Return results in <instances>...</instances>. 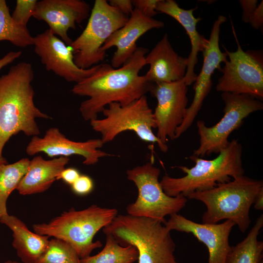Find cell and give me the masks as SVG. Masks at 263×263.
I'll list each match as a JSON object with an SVG mask.
<instances>
[{
	"label": "cell",
	"mask_w": 263,
	"mask_h": 263,
	"mask_svg": "<svg viewBox=\"0 0 263 263\" xmlns=\"http://www.w3.org/2000/svg\"><path fill=\"white\" fill-rule=\"evenodd\" d=\"M226 20L225 17L220 15L213 23L208 43L202 52V69L193 83L194 94L192 101L186 109L181 124L175 131L174 139L179 138L192 124L211 90L212 75L216 69L221 70V63H225L228 59L227 54L222 52L219 46L220 27Z\"/></svg>",
	"instance_id": "4fadbf2b"
},
{
	"label": "cell",
	"mask_w": 263,
	"mask_h": 263,
	"mask_svg": "<svg viewBox=\"0 0 263 263\" xmlns=\"http://www.w3.org/2000/svg\"><path fill=\"white\" fill-rule=\"evenodd\" d=\"M94 187L93 179L90 176L84 174H80L77 180L71 185L73 191L79 195L89 194L93 190Z\"/></svg>",
	"instance_id": "f1b7e54d"
},
{
	"label": "cell",
	"mask_w": 263,
	"mask_h": 263,
	"mask_svg": "<svg viewBox=\"0 0 263 263\" xmlns=\"http://www.w3.org/2000/svg\"><path fill=\"white\" fill-rule=\"evenodd\" d=\"M0 223L12 232V246L22 263H38L45 253L49 237L32 232L19 218L9 214L0 218Z\"/></svg>",
	"instance_id": "7402d4cb"
},
{
	"label": "cell",
	"mask_w": 263,
	"mask_h": 263,
	"mask_svg": "<svg viewBox=\"0 0 263 263\" xmlns=\"http://www.w3.org/2000/svg\"><path fill=\"white\" fill-rule=\"evenodd\" d=\"M30 160L23 158L14 163H0V218L8 214L7 201L27 171Z\"/></svg>",
	"instance_id": "cb8c5ba5"
},
{
	"label": "cell",
	"mask_w": 263,
	"mask_h": 263,
	"mask_svg": "<svg viewBox=\"0 0 263 263\" xmlns=\"http://www.w3.org/2000/svg\"><path fill=\"white\" fill-rule=\"evenodd\" d=\"M3 263H22L16 261L8 260L4 262Z\"/></svg>",
	"instance_id": "8d00e7d4"
},
{
	"label": "cell",
	"mask_w": 263,
	"mask_h": 263,
	"mask_svg": "<svg viewBox=\"0 0 263 263\" xmlns=\"http://www.w3.org/2000/svg\"><path fill=\"white\" fill-rule=\"evenodd\" d=\"M133 6L144 16L152 18L157 14L156 5L159 0H133Z\"/></svg>",
	"instance_id": "f546056e"
},
{
	"label": "cell",
	"mask_w": 263,
	"mask_h": 263,
	"mask_svg": "<svg viewBox=\"0 0 263 263\" xmlns=\"http://www.w3.org/2000/svg\"><path fill=\"white\" fill-rule=\"evenodd\" d=\"M164 26L162 21L144 16L134 8L126 23L114 32L101 48L103 53L113 46L116 47L111 65L114 68L121 67L137 49L136 41L148 31Z\"/></svg>",
	"instance_id": "ac0fdd59"
},
{
	"label": "cell",
	"mask_w": 263,
	"mask_h": 263,
	"mask_svg": "<svg viewBox=\"0 0 263 263\" xmlns=\"http://www.w3.org/2000/svg\"><path fill=\"white\" fill-rule=\"evenodd\" d=\"M21 51H11L0 58V70L5 66L11 63L21 55Z\"/></svg>",
	"instance_id": "e575fe53"
},
{
	"label": "cell",
	"mask_w": 263,
	"mask_h": 263,
	"mask_svg": "<svg viewBox=\"0 0 263 263\" xmlns=\"http://www.w3.org/2000/svg\"><path fill=\"white\" fill-rule=\"evenodd\" d=\"M117 210L92 205L82 210L72 208L47 223L35 224L34 231L38 234L62 240L70 245L80 259L90 255L102 244L94 241L96 233L109 225L117 215Z\"/></svg>",
	"instance_id": "8992f818"
},
{
	"label": "cell",
	"mask_w": 263,
	"mask_h": 263,
	"mask_svg": "<svg viewBox=\"0 0 263 263\" xmlns=\"http://www.w3.org/2000/svg\"><path fill=\"white\" fill-rule=\"evenodd\" d=\"M34 51L47 70L52 71L68 82L76 83L94 74L100 64L87 69L75 63L71 48L49 29L33 37Z\"/></svg>",
	"instance_id": "5bb4252c"
},
{
	"label": "cell",
	"mask_w": 263,
	"mask_h": 263,
	"mask_svg": "<svg viewBox=\"0 0 263 263\" xmlns=\"http://www.w3.org/2000/svg\"><path fill=\"white\" fill-rule=\"evenodd\" d=\"M248 23L256 30L263 28V1L258 6L251 16Z\"/></svg>",
	"instance_id": "d6a6232c"
},
{
	"label": "cell",
	"mask_w": 263,
	"mask_h": 263,
	"mask_svg": "<svg viewBox=\"0 0 263 263\" xmlns=\"http://www.w3.org/2000/svg\"><path fill=\"white\" fill-rule=\"evenodd\" d=\"M38 263H81L75 250L65 241L53 238Z\"/></svg>",
	"instance_id": "4316f807"
},
{
	"label": "cell",
	"mask_w": 263,
	"mask_h": 263,
	"mask_svg": "<svg viewBox=\"0 0 263 263\" xmlns=\"http://www.w3.org/2000/svg\"><path fill=\"white\" fill-rule=\"evenodd\" d=\"M127 179L137 187L135 201L126 207L128 214L158 220L164 224L165 217L178 213L188 201L183 195L170 197L164 191L159 181L160 169L152 162L128 169Z\"/></svg>",
	"instance_id": "9c48e42d"
},
{
	"label": "cell",
	"mask_w": 263,
	"mask_h": 263,
	"mask_svg": "<svg viewBox=\"0 0 263 263\" xmlns=\"http://www.w3.org/2000/svg\"><path fill=\"white\" fill-rule=\"evenodd\" d=\"M108 2L128 17L131 16L134 9L132 1L131 0H110Z\"/></svg>",
	"instance_id": "1f68e13d"
},
{
	"label": "cell",
	"mask_w": 263,
	"mask_h": 263,
	"mask_svg": "<svg viewBox=\"0 0 263 263\" xmlns=\"http://www.w3.org/2000/svg\"><path fill=\"white\" fill-rule=\"evenodd\" d=\"M188 91L183 79L153 83L150 91L157 101L153 112L157 129L156 136L164 144L168 139H174L175 131L183 120L188 101Z\"/></svg>",
	"instance_id": "7c38bea8"
},
{
	"label": "cell",
	"mask_w": 263,
	"mask_h": 263,
	"mask_svg": "<svg viewBox=\"0 0 263 263\" xmlns=\"http://www.w3.org/2000/svg\"><path fill=\"white\" fill-rule=\"evenodd\" d=\"M149 50L137 47L133 55L118 68L109 64H101L91 76L76 83L72 92L89 98L81 102L79 111L85 121L97 119L106 106L117 102L128 105L150 92L153 83L139 72L146 65L145 56Z\"/></svg>",
	"instance_id": "6da1fadb"
},
{
	"label": "cell",
	"mask_w": 263,
	"mask_h": 263,
	"mask_svg": "<svg viewBox=\"0 0 263 263\" xmlns=\"http://www.w3.org/2000/svg\"><path fill=\"white\" fill-rule=\"evenodd\" d=\"M169 231L190 233L207 247L208 263H226L231 246L229 237L234 222L226 220L220 224L198 223L178 213L170 216L164 224Z\"/></svg>",
	"instance_id": "2e32d148"
},
{
	"label": "cell",
	"mask_w": 263,
	"mask_h": 263,
	"mask_svg": "<svg viewBox=\"0 0 263 263\" xmlns=\"http://www.w3.org/2000/svg\"><path fill=\"white\" fill-rule=\"evenodd\" d=\"M101 139H91L84 142H77L67 138L56 127L49 129L42 137H32L26 148L27 154L33 156L40 152L48 157L79 155L84 159L83 164L92 165L100 158L112 156L100 150L104 145Z\"/></svg>",
	"instance_id": "9a60e30c"
},
{
	"label": "cell",
	"mask_w": 263,
	"mask_h": 263,
	"mask_svg": "<svg viewBox=\"0 0 263 263\" xmlns=\"http://www.w3.org/2000/svg\"><path fill=\"white\" fill-rule=\"evenodd\" d=\"M102 113L104 118L90 122L93 130L101 134L104 144L113 141L121 132L130 131L145 142L156 143L161 151H168L167 145L163 144L153 132L156 125L146 95L124 106L111 103Z\"/></svg>",
	"instance_id": "52a82bcc"
},
{
	"label": "cell",
	"mask_w": 263,
	"mask_h": 263,
	"mask_svg": "<svg viewBox=\"0 0 263 263\" xmlns=\"http://www.w3.org/2000/svg\"><path fill=\"white\" fill-rule=\"evenodd\" d=\"M90 11V5L83 0H42L37 2L33 17L46 22L49 30L70 46L72 40L68 31L75 29L76 24L88 18Z\"/></svg>",
	"instance_id": "e0dca14e"
},
{
	"label": "cell",
	"mask_w": 263,
	"mask_h": 263,
	"mask_svg": "<svg viewBox=\"0 0 263 263\" xmlns=\"http://www.w3.org/2000/svg\"><path fill=\"white\" fill-rule=\"evenodd\" d=\"M240 4L242 9V19L245 23H248L249 19L258 6L257 0H240Z\"/></svg>",
	"instance_id": "4dcf8cb0"
},
{
	"label": "cell",
	"mask_w": 263,
	"mask_h": 263,
	"mask_svg": "<svg viewBox=\"0 0 263 263\" xmlns=\"http://www.w3.org/2000/svg\"><path fill=\"white\" fill-rule=\"evenodd\" d=\"M254 207L256 210H263V188L262 189L257 195L254 203Z\"/></svg>",
	"instance_id": "d590c367"
},
{
	"label": "cell",
	"mask_w": 263,
	"mask_h": 263,
	"mask_svg": "<svg viewBox=\"0 0 263 263\" xmlns=\"http://www.w3.org/2000/svg\"><path fill=\"white\" fill-rule=\"evenodd\" d=\"M263 226V215L256 220L246 237L231 249L226 263H261L263 262V242L258 237Z\"/></svg>",
	"instance_id": "603a6c76"
},
{
	"label": "cell",
	"mask_w": 263,
	"mask_h": 263,
	"mask_svg": "<svg viewBox=\"0 0 263 263\" xmlns=\"http://www.w3.org/2000/svg\"><path fill=\"white\" fill-rule=\"evenodd\" d=\"M221 97L225 107L221 120L211 127L207 126L203 120L197 122L200 145L194 150V156L202 157L219 153L227 146L229 135L242 125L244 119L263 109L261 100L248 95L222 93Z\"/></svg>",
	"instance_id": "30bf717a"
},
{
	"label": "cell",
	"mask_w": 263,
	"mask_h": 263,
	"mask_svg": "<svg viewBox=\"0 0 263 263\" xmlns=\"http://www.w3.org/2000/svg\"><path fill=\"white\" fill-rule=\"evenodd\" d=\"M70 159L67 157H55L45 160L41 156L34 157L30 161L27 172L23 177L17 190L22 195L45 191L57 180Z\"/></svg>",
	"instance_id": "44dd1931"
},
{
	"label": "cell",
	"mask_w": 263,
	"mask_h": 263,
	"mask_svg": "<svg viewBox=\"0 0 263 263\" xmlns=\"http://www.w3.org/2000/svg\"><path fill=\"white\" fill-rule=\"evenodd\" d=\"M237 49H225L228 59L221 69L216 88L218 92L246 94L262 100L263 98V53L262 50L244 51L234 34Z\"/></svg>",
	"instance_id": "8fae6325"
},
{
	"label": "cell",
	"mask_w": 263,
	"mask_h": 263,
	"mask_svg": "<svg viewBox=\"0 0 263 263\" xmlns=\"http://www.w3.org/2000/svg\"><path fill=\"white\" fill-rule=\"evenodd\" d=\"M8 41L19 47L33 45V37L27 27L17 23L10 14L5 0H0V41Z\"/></svg>",
	"instance_id": "484cf974"
},
{
	"label": "cell",
	"mask_w": 263,
	"mask_h": 263,
	"mask_svg": "<svg viewBox=\"0 0 263 263\" xmlns=\"http://www.w3.org/2000/svg\"><path fill=\"white\" fill-rule=\"evenodd\" d=\"M263 188V180L243 175L210 189L193 192L186 197L205 205L207 209L202 216V223L230 220L244 233L251 223L250 207Z\"/></svg>",
	"instance_id": "5b68a950"
},
{
	"label": "cell",
	"mask_w": 263,
	"mask_h": 263,
	"mask_svg": "<svg viewBox=\"0 0 263 263\" xmlns=\"http://www.w3.org/2000/svg\"><path fill=\"white\" fill-rule=\"evenodd\" d=\"M80 175L79 171L75 168H65L58 175L57 180L61 179L65 183L71 186Z\"/></svg>",
	"instance_id": "836d02e7"
},
{
	"label": "cell",
	"mask_w": 263,
	"mask_h": 263,
	"mask_svg": "<svg viewBox=\"0 0 263 263\" xmlns=\"http://www.w3.org/2000/svg\"><path fill=\"white\" fill-rule=\"evenodd\" d=\"M34 77L32 65L24 61L0 76V163H8L2 151L12 136L20 132L38 136L40 131L36 119H52L35 104Z\"/></svg>",
	"instance_id": "7a4b0ae2"
},
{
	"label": "cell",
	"mask_w": 263,
	"mask_h": 263,
	"mask_svg": "<svg viewBox=\"0 0 263 263\" xmlns=\"http://www.w3.org/2000/svg\"><path fill=\"white\" fill-rule=\"evenodd\" d=\"M121 245L135 246L138 263H179L175 244L164 223L151 218L119 214L103 228Z\"/></svg>",
	"instance_id": "277c9868"
},
{
	"label": "cell",
	"mask_w": 263,
	"mask_h": 263,
	"mask_svg": "<svg viewBox=\"0 0 263 263\" xmlns=\"http://www.w3.org/2000/svg\"><path fill=\"white\" fill-rule=\"evenodd\" d=\"M243 147L237 139H233L227 146L211 160L193 155L189 159L195 165L191 168L180 166L185 175L174 178L164 175L160 183L164 192L169 196L183 195L186 197L196 191L211 189L218 185L244 175L242 161Z\"/></svg>",
	"instance_id": "3957f363"
},
{
	"label": "cell",
	"mask_w": 263,
	"mask_h": 263,
	"mask_svg": "<svg viewBox=\"0 0 263 263\" xmlns=\"http://www.w3.org/2000/svg\"><path fill=\"white\" fill-rule=\"evenodd\" d=\"M195 9L196 8L188 10L182 8L173 0H159L156 8L157 12L168 15L178 21L188 36L191 51L188 57V64L184 78L188 86L193 84L196 79L197 75L195 73L194 68L198 62V54L204 51L208 43V39L197 30V24L202 19L194 16Z\"/></svg>",
	"instance_id": "ffe728a7"
},
{
	"label": "cell",
	"mask_w": 263,
	"mask_h": 263,
	"mask_svg": "<svg viewBox=\"0 0 263 263\" xmlns=\"http://www.w3.org/2000/svg\"><path fill=\"white\" fill-rule=\"evenodd\" d=\"M129 17L109 4L106 0H95L86 28L70 45L75 64L87 69L105 59L101 48L107 39L127 22Z\"/></svg>",
	"instance_id": "ba28073f"
},
{
	"label": "cell",
	"mask_w": 263,
	"mask_h": 263,
	"mask_svg": "<svg viewBox=\"0 0 263 263\" xmlns=\"http://www.w3.org/2000/svg\"><path fill=\"white\" fill-rule=\"evenodd\" d=\"M106 244L98 254L80 259L81 263H133L138 260V253L133 245H120L109 234H105Z\"/></svg>",
	"instance_id": "d4e9b609"
},
{
	"label": "cell",
	"mask_w": 263,
	"mask_h": 263,
	"mask_svg": "<svg viewBox=\"0 0 263 263\" xmlns=\"http://www.w3.org/2000/svg\"><path fill=\"white\" fill-rule=\"evenodd\" d=\"M37 2L36 0H17L11 15L13 20L18 24L26 27L29 19L33 16Z\"/></svg>",
	"instance_id": "83f0119b"
},
{
	"label": "cell",
	"mask_w": 263,
	"mask_h": 263,
	"mask_svg": "<svg viewBox=\"0 0 263 263\" xmlns=\"http://www.w3.org/2000/svg\"><path fill=\"white\" fill-rule=\"evenodd\" d=\"M145 63L150 65L144 75L147 80L152 83L171 82L184 79L188 59L174 50L166 33L146 56Z\"/></svg>",
	"instance_id": "d6986e66"
}]
</instances>
